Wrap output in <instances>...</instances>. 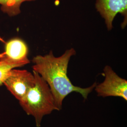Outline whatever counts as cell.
I'll return each mask as SVG.
<instances>
[{"label":"cell","mask_w":127,"mask_h":127,"mask_svg":"<svg viewBox=\"0 0 127 127\" xmlns=\"http://www.w3.org/2000/svg\"><path fill=\"white\" fill-rule=\"evenodd\" d=\"M75 54L76 51L72 48L59 57H56L50 51L44 56L37 55L32 60L33 71L39 73L48 84L58 111L62 109L64 100L69 94L77 92L87 99L96 85L95 82L91 86L83 88L74 86L71 82L67 76L68 64Z\"/></svg>","instance_id":"6da1fadb"},{"label":"cell","mask_w":127,"mask_h":127,"mask_svg":"<svg viewBox=\"0 0 127 127\" xmlns=\"http://www.w3.org/2000/svg\"><path fill=\"white\" fill-rule=\"evenodd\" d=\"M35 84L19 103L28 115L34 118L37 127H41L43 117L57 110L54 98L47 83L39 73L33 71Z\"/></svg>","instance_id":"7a4b0ae2"},{"label":"cell","mask_w":127,"mask_h":127,"mask_svg":"<svg viewBox=\"0 0 127 127\" xmlns=\"http://www.w3.org/2000/svg\"><path fill=\"white\" fill-rule=\"evenodd\" d=\"M104 82L96 84L94 88L97 96L120 97L127 101V80L120 77L109 65L104 67Z\"/></svg>","instance_id":"3957f363"},{"label":"cell","mask_w":127,"mask_h":127,"mask_svg":"<svg viewBox=\"0 0 127 127\" xmlns=\"http://www.w3.org/2000/svg\"><path fill=\"white\" fill-rule=\"evenodd\" d=\"M34 84L35 77L33 73L26 70L15 68L9 71L3 82V84L19 102L23 100Z\"/></svg>","instance_id":"277c9868"},{"label":"cell","mask_w":127,"mask_h":127,"mask_svg":"<svg viewBox=\"0 0 127 127\" xmlns=\"http://www.w3.org/2000/svg\"><path fill=\"white\" fill-rule=\"evenodd\" d=\"M28 53V47L24 41L17 38L10 39L6 43L4 52L0 54V62L22 67L30 63Z\"/></svg>","instance_id":"5b68a950"},{"label":"cell","mask_w":127,"mask_h":127,"mask_svg":"<svg viewBox=\"0 0 127 127\" xmlns=\"http://www.w3.org/2000/svg\"><path fill=\"white\" fill-rule=\"evenodd\" d=\"M96 10L104 19L108 30L113 28V22L116 15L120 13L124 17L122 24L123 28L127 25V0H96Z\"/></svg>","instance_id":"8992f818"},{"label":"cell","mask_w":127,"mask_h":127,"mask_svg":"<svg viewBox=\"0 0 127 127\" xmlns=\"http://www.w3.org/2000/svg\"><path fill=\"white\" fill-rule=\"evenodd\" d=\"M35 0H0L1 10L10 17H13L20 13V6L25 1Z\"/></svg>","instance_id":"52a82bcc"},{"label":"cell","mask_w":127,"mask_h":127,"mask_svg":"<svg viewBox=\"0 0 127 127\" xmlns=\"http://www.w3.org/2000/svg\"><path fill=\"white\" fill-rule=\"evenodd\" d=\"M15 68L17 67L14 65L0 62V86L3 84V82L7 76L9 71L13 68Z\"/></svg>","instance_id":"ba28073f"}]
</instances>
